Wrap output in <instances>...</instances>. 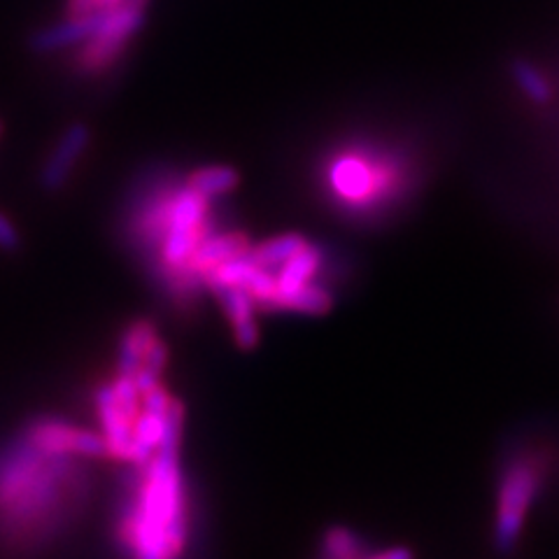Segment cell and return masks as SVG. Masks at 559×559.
I'll use <instances>...</instances> for the list:
<instances>
[{"label":"cell","instance_id":"obj_3","mask_svg":"<svg viewBox=\"0 0 559 559\" xmlns=\"http://www.w3.org/2000/svg\"><path fill=\"white\" fill-rule=\"evenodd\" d=\"M206 196L191 187L183 189L171 206V228L163 240V257L173 266H183L199 248L203 218H206Z\"/></svg>","mask_w":559,"mask_h":559},{"label":"cell","instance_id":"obj_2","mask_svg":"<svg viewBox=\"0 0 559 559\" xmlns=\"http://www.w3.org/2000/svg\"><path fill=\"white\" fill-rule=\"evenodd\" d=\"M541 489V467L527 457L513 459L506 467L499 497H497V518H495V546L501 555L511 552L518 546L520 532L527 520L530 508Z\"/></svg>","mask_w":559,"mask_h":559},{"label":"cell","instance_id":"obj_25","mask_svg":"<svg viewBox=\"0 0 559 559\" xmlns=\"http://www.w3.org/2000/svg\"><path fill=\"white\" fill-rule=\"evenodd\" d=\"M0 131H3V124H0Z\"/></svg>","mask_w":559,"mask_h":559},{"label":"cell","instance_id":"obj_17","mask_svg":"<svg viewBox=\"0 0 559 559\" xmlns=\"http://www.w3.org/2000/svg\"><path fill=\"white\" fill-rule=\"evenodd\" d=\"M511 73H513V79H515V85L520 87V91L527 96L532 103L544 105L552 98L550 82L546 79L544 73L536 69L534 63H530V61H515Z\"/></svg>","mask_w":559,"mask_h":559},{"label":"cell","instance_id":"obj_15","mask_svg":"<svg viewBox=\"0 0 559 559\" xmlns=\"http://www.w3.org/2000/svg\"><path fill=\"white\" fill-rule=\"evenodd\" d=\"M128 38L131 36H120V33H96V36L89 38L87 47L82 49V57H79L82 69L87 71L105 69V65H110L122 54Z\"/></svg>","mask_w":559,"mask_h":559},{"label":"cell","instance_id":"obj_22","mask_svg":"<svg viewBox=\"0 0 559 559\" xmlns=\"http://www.w3.org/2000/svg\"><path fill=\"white\" fill-rule=\"evenodd\" d=\"M369 559H413V552H410L408 548H389V550L377 552Z\"/></svg>","mask_w":559,"mask_h":559},{"label":"cell","instance_id":"obj_6","mask_svg":"<svg viewBox=\"0 0 559 559\" xmlns=\"http://www.w3.org/2000/svg\"><path fill=\"white\" fill-rule=\"evenodd\" d=\"M89 138H91V134L85 124H73L69 131H65L61 140L57 142L52 157H49L45 163V171H42L45 189L57 191L63 187L65 179L71 177L77 159L85 154Z\"/></svg>","mask_w":559,"mask_h":559},{"label":"cell","instance_id":"obj_8","mask_svg":"<svg viewBox=\"0 0 559 559\" xmlns=\"http://www.w3.org/2000/svg\"><path fill=\"white\" fill-rule=\"evenodd\" d=\"M96 403L105 430V443H108L110 457L126 459V462H131V459H134V430H131V422L124 418L117 401H114L112 387L98 389Z\"/></svg>","mask_w":559,"mask_h":559},{"label":"cell","instance_id":"obj_19","mask_svg":"<svg viewBox=\"0 0 559 559\" xmlns=\"http://www.w3.org/2000/svg\"><path fill=\"white\" fill-rule=\"evenodd\" d=\"M112 392H114V401H117V406H120V410L124 413V418L131 422V424H136V420H138V415H140V392H138V387H136V381L134 377H128V375H120L117 377V383H114V387H112Z\"/></svg>","mask_w":559,"mask_h":559},{"label":"cell","instance_id":"obj_4","mask_svg":"<svg viewBox=\"0 0 559 559\" xmlns=\"http://www.w3.org/2000/svg\"><path fill=\"white\" fill-rule=\"evenodd\" d=\"M30 438L36 446L49 455H63V452H75L82 457H108V443L103 436L71 430V426L59 424V422H45L38 424L36 430L30 432Z\"/></svg>","mask_w":559,"mask_h":559},{"label":"cell","instance_id":"obj_5","mask_svg":"<svg viewBox=\"0 0 559 559\" xmlns=\"http://www.w3.org/2000/svg\"><path fill=\"white\" fill-rule=\"evenodd\" d=\"M377 166H371L369 161L359 157L340 159L332 171L334 189L350 203H369L373 196L381 191L377 185H385L387 171L377 173Z\"/></svg>","mask_w":559,"mask_h":559},{"label":"cell","instance_id":"obj_11","mask_svg":"<svg viewBox=\"0 0 559 559\" xmlns=\"http://www.w3.org/2000/svg\"><path fill=\"white\" fill-rule=\"evenodd\" d=\"M163 420H166V410H154V408H147L145 406V410L136 420L134 459H131V462H136L140 467H145L147 462H150L152 455L159 448L161 436H163Z\"/></svg>","mask_w":559,"mask_h":559},{"label":"cell","instance_id":"obj_14","mask_svg":"<svg viewBox=\"0 0 559 559\" xmlns=\"http://www.w3.org/2000/svg\"><path fill=\"white\" fill-rule=\"evenodd\" d=\"M306 245H308L306 238L299 234H283V236H275L271 240L259 243L257 248H250L245 254H248V259L254 266L271 271L275 266L287 264V261L301 248H306Z\"/></svg>","mask_w":559,"mask_h":559},{"label":"cell","instance_id":"obj_23","mask_svg":"<svg viewBox=\"0 0 559 559\" xmlns=\"http://www.w3.org/2000/svg\"><path fill=\"white\" fill-rule=\"evenodd\" d=\"M122 3H124V0H98L96 10H114V8H120Z\"/></svg>","mask_w":559,"mask_h":559},{"label":"cell","instance_id":"obj_20","mask_svg":"<svg viewBox=\"0 0 559 559\" xmlns=\"http://www.w3.org/2000/svg\"><path fill=\"white\" fill-rule=\"evenodd\" d=\"M0 250L16 252L20 250V234H16L14 224L0 212Z\"/></svg>","mask_w":559,"mask_h":559},{"label":"cell","instance_id":"obj_24","mask_svg":"<svg viewBox=\"0 0 559 559\" xmlns=\"http://www.w3.org/2000/svg\"><path fill=\"white\" fill-rule=\"evenodd\" d=\"M126 3H131V5H136V8H142V10H145L147 0H126Z\"/></svg>","mask_w":559,"mask_h":559},{"label":"cell","instance_id":"obj_9","mask_svg":"<svg viewBox=\"0 0 559 559\" xmlns=\"http://www.w3.org/2000/svg\"><path fill=\"white\" fill-rule=\"evenodd\" d=\"M248 250H250V243H248V236H243V234H226V236H218V238H208V240L199 243V248L194 250L191 266L208 275L212 269L224 264V261L236 259Z\"/></svg>","mask_w":559,"mask_h":559},{"label":"cell","instance_id":"obj_16","mask_svg":"<svg viewBox=\"0 0 559 559\" xmlns=\"http://www.w3.org/2000/svg\"><path fill=\"white\" fill-rule=\"evenodd\" d=\"M240 183L238 173L232 166H208L196 171L189 177V187L194 191H199L206 199H215V196L234 191Z\"/></svg>","mask_w":559,"mask_h":559},{"label":"cell","instance_id":"obj_21","mask_svg":"<svg viewBox=\"0 0 559 559\" xmlns=\"http://www.w3.org/2000/svg\"><path fill=\"white\" fill-rule=\"evenodd\" d=\"M98 0H69V20H77V16H87L96 12Z\"/></svg>","mask_w":559,"mask_h":559},{"label":"cell","instance_id":"obj_7","mask_svg":"<svg viewBox=\"0 0 559 559\" xmlns=\"http://www.w3.org/2000/svg\"><path fill=\"white\" fill-rule=\"evenodd\" d=\"M220 299L226 318L232 320L234 336L240 350H252L259 343V328L254 322V308H252V296L245 287H232V285H210Z\"/></svg>","mask_w":559,"mask_h":559},{"label":"cell","instance_id":"obj_1","mask_svg":"<svg viewBox=\"0 0 559 559\" xmlns=\"http://www.w3.org/2000/svg\"><path fill=\"white\" fill-rule=\"evenodd\" d=\"M183 422V403L171 399L166 420H163L161 443L147 462V479L140 489L138 511L128 522V541L136 559H175L185 548V489L183 473L177 467Z\"/></svg>","mask_w":559,"mask_h":559},{"label":"cell","instance_id":"obj_13","mask_svg":"<svg viewBox=\"0 0 559 559\" xmlns=\"http://www.w3.org/2000/svg\"><path fill=\"white\" fill-rule=\"evenodd\" d=\"M332 294L324 287L303 285L289 294H275L273 299L264 306V310H294L306 312V315H324L332 308Z\"/></svg>","mask_w":559,"mask_h":559},{"label":"cell","instance_id":"obj_10","mask_svg":"<svg viewBox=\"0 0 559 559\" xmlns=\"http://www.w3.org/2000/svg\"><path fill=\"white\" fill-rule=\"evenodd\" d=\"M154 338H157V328L152 322L138 320L128 326V332L124 334L120 345V375L136 377V373L142 367L145 352Z\"/></svg>","mask_w":559,"mask_h":559},{"label":"cell","instance_id":"obj_18","mask_svg":"<svg viewBox=\"0 0 559 559\" xmlns=\"http://www.w3.org/2000/svg\"><path fill=\"white\" fill-rule=\"evenodd\" d=\"M359 538L345 527H332L324 534V552L328 559H359Z\"/></svg>","mask_w":559,"mask_h":559},{"label":"cell","instance_id":"obj_12","mask_svg":"<svg viewBox=\"0 0 559 559\" xmlns=\"http://www.w3.org/2000/svg\"><path fill=\"white\" fill-rule=\"evenodd\" d=\"M320 261H322V252L315 248V245H306V248L296 252L287 264H283V271L275 275V283H277L275 294H289L308 285V280L320 269Z\"/></svg>","mask_w":559,"mask_h":559}]
</instances>
